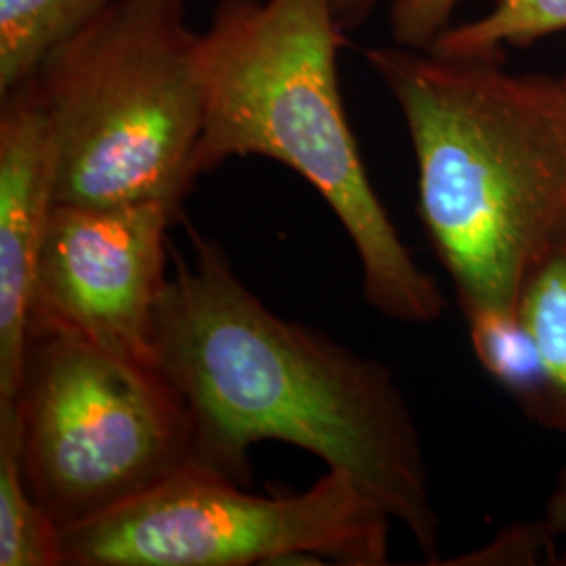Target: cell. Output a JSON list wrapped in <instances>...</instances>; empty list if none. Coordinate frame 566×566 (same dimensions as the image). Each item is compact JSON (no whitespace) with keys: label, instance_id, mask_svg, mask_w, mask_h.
<instances>
[{"label":"cell","instance_id":"2e32d148","mask_svg":"<svg viewBox=\"0 0 566 566\" xmlns=\"http://www.w3.org/2000/svg\"><path fill=\"white\" fill-rule=\"evenodd\" d=\"M542 525L547 533H554V535L566 533V468L565 472L556 479V485L547 497L546 518Z\"/></svg>","mask_w":566,"mask_h":566},{"label":"cell","instance_id":"7a4b0ae2","mask_svg":"<svg viewBox=\"0 0 566 566\" xmlns=\"http://www.w3.org/2000/svg\"><path fill=\"white\" fill-rule=\"evenodd\" d=\"M364 57L401 109L420 214L465 317L514 311L526 271L566 224L565 76L403 44Z\"/></svg>","mask_w":566,"mask_h":566},{"label":"cell","instance_id":"8fae6325","mask_svg":"<svg viewBox=\"0 0 566 566\" xmlns=\"http://www.w3.org/2000/svg\"><path fill=\"white\" fill-rule=\"evenodd\" d=\"M0 566H63V531L25 486L13 418H0Z\"/></svg>","mask_w":566,"mask_h":566},{"label":"cell","instance_id":"8992f818","mask_svg":"<svg viewBox=\"0 0 566 566\" xmlns=\"http://www.w3.org/2000/svg\"><path fill=\"white\" fill-rule=\"evenodd\" d=\"M395 521L343 472L259 495L185 465L139 500L63 531V566H385Z\"/></svg>","mask_w":566,"mask_h":566},{"label":"cell","instance_id":"4fadbf2b","mask_svg":"<svg viewBox=\"0 0 566 566\" xmlns=\"http://www.w3.org/2000/svg\"><path fill=\"white\" fill-rule=\"evenodd\" d=\"M566 30V0H493L476 20L447 25L428 46L446 57L504 55V46H526Z\"/></svg>","mask_w":566,"mask_h":566},{"label":"cell","instance_id":"6da1fadb","mask_svg":"<svg viewBox=\"0 0 566 566\" xmlns=\"http://www.w3.org/2000/svg\"><path fill=\"white\" fill-rule=\"evenodd\" d=\"M156 313V364L187 405L191 464L252 485L250 449L301 447L350 476L439 558L422 437L392 371L327 334L283 319L223 250L189 227Z\"/></svg>","mask_w":566,"mask_h":566},{"label":"cell","instance_id":"ba28073f","mask_svg":"<svg viewBox=\"0 0 566 566\" xmlns=\"http://www.w3.org/2000/svg\"><path fill=\"white\" fill-rule=\"evenodd\" d=\"M55 185V139L30 78L0 95V416L11 411L20 386Z\"/></svg>","mask_w":566,"mask_h":566},{"label":"cell","instance_id":"9c48e42d","mask_svg":"<svg viewBox=\"0 0 566 566\" xmlns=\"http://www.w3.org/2000/svg\"><path fill=\"white\" fill-rule=\"evenodd\" d=\"M516 311L537 343L546 371L539 424L566 432V224L526 271Z\"/></svg>","mask_w":566,"mask_h":566},{"label":"cell","instance_id":"e0dca14e","mask_svg":"<svg viewBox=\"0 0 566 566\" xmlns=\"http://www.w3.org/2000/svg\"><path fill=\"white\" fill-rule=\"evenodd\" d=\"M177 2H182V4H185V2H187V0H177Z\"/></svg>","mask_w":566,"mask_h":566},{"label":"cell","instance_id":"5b68a950","mask_svg":"<svg viewBox=\"0 0 566 566\" xmlns=\"http://www.w3.org/2000/svg\"><path fill=\"white\" fill-rule=\"evenodd\" d=\"M28 491L61 531L126 506L191 464L187 405L158 365L76 338L28 340L9 413Z\"/></svg>","mask_w":566,"mask_h":566},{"label":"cell","instance_id":"3957f363","mask_svg":"<svg viewBox=\"0 0 566 566\" xmlns=\"http://www.w3.org/2000/svg\"><path fill=\"white\" fill-rule=\"evenodd\" d=\"M343 36L332 0H219L193 51L203 126L191 177L250 156L287 166L348 233L367 304L399 324H434L446 296L374 191L344 112Z\"/></svg>","mask_w":566,"mask_h":566},{"label":"cell","instance_id":"9a60e30c","mask_svg":"<svg viewBox=\"0 0 566 566\" xmlns=\"http://www.w3.org/2000/svg\"><path fill=\"white\" fill-rule=\"evenodd\" d=\"M385 2L392 0H332V9L343 34H350L365 25Z\"/></svg>","mask_w":566,"mask_h":566},{"label":"cell","instance_id":"52a82bcc","mask_svg":"<svg viewBox=\"0 0 566 566\" xmlns=\"http://www.w3.org/2000/svg\"><path fill=\"white\" fill-rule=\"evenodd\" d=\"M166 202L55 203L30 304L32 336L57 334L139 364H156L154 327L168 282Z\"/></svg>","mask_w":566,"mask_h":566},{"label":"cell","instance_id":"ac0fdd59","mask_svg":"<svg viewBox=\"0 0 566 566\" xmlns=\"http://www.w3.org/2000/svg\"><path fill=\"white\" fill-rule=\"evenodd\" d=\"M565 78H566V76H565Z\"/></svg>","mask_w":566,"mask_h":566},{"label":"cell","instance_id":"5bb4252c","mask_svg":"<svg viewBox=\"0 0 566 566\" xmlns=\"http://www.w3.org/2000/svg\"><path fill=\"white\" fill-rule=\"evenodd\" d=\"M460 0H392L388 25L395 44L428 49L446 30Z\"/></svg>","mask_w":566,"mask_h":566},{"label":"cell","instance_id":"7c38bea8","mask_svg":"<svg viewBox=\"0 0 566 566\" xmlns=\"http://www.w3.org/2000/svg\"><path fill=\"white\" fill-rule=\"evenodd\" d=\"M465 319L479 364L539 422L546 401V371L537 343L518 311H483Z\"/></svg>","mask_w":566,"mask_h":566},{"label":"cell","instance_id":"277c9868","mask_svg":"<svg viewBox=\"0 0 566 566\" xmlns=\"http://www.w3.org/2000/svg\"><path fill=\"white\" fill-rule=\"evenodd\" d=\"M196 42L182 2L116 0L42 61L57 203L181 208L203 126Z\"/></svg>","mask_w":566,"mask_h":566},{"label":"cell","instance_id":"30bf717a","mask_svg":"<svg viewBox=\"0 0 566 566\" xmlns=\"http://www.w3.org/2000/svg\"><path fill=\"white\" fill-rule=\"evenodd\" d=\"M116 0H0V95L34 78L42 61Z\"/></svg>","mask_w":566,"mask_h":566}]
</instances>
